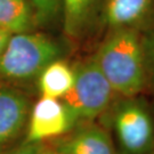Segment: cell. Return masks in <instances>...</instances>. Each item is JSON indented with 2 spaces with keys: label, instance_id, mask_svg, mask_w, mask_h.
<instances>
[{
  "label": "cell",
  "instance_id": "11",
  "mask_svg": "<svg viewBox=\"0 0 154 154\" xmlns=\"http://www.w3.org/2000/svg\"><path fill=\"white\" fill-rule=\"evenodd\" d=\"M33 13L28 0H0V28L11 33L29 31Z\"/></svg>",
  "mask_w": 154,
  "mask_h": 154
},
{
  "label": "cell",
  "instance_id": "9",
  "mask_svg": "<svg viewBox=\"0 0 154 154\" xmlns=\"http://www.w3.org/2000/svg\"><path fill=\"white\" fill-rule=\"evenodd\" d=\"M74 82V69L61 58L45 67L38 77L41 96L62 99L70 91Z\"/></svg>",
  "mask_w": 154,
  "mask_h": 154
},
{
  "label": "cell",
  "instance_id": "16",
  "mask_svg": "<svg viewBox=\"0 0 154 154\" xmlns=\"http://www.w3.org/2000/svg\"><path fill=\"white\" fill-rule=\"evenodd\" d=\"M39 154H63L61 153L58 149H45V146H44V149L40 151V153Z\"/></svg>",
  "mask_w": 154,
  "mask_h": 154
},
{
  "label": "cell",
  "instance_id": "8",
  "mask_svg": "<svg viewBox=\"0 0 154 154\" xmlns=\"http://www.w3.org/2000/svg\"><path fill=\"white\" fill-rule=\"evenodd\" d=\"M106 0H62L64 30L71 38H80L93 28Z\"/></svg>",
  "mask_w": 154,
  "mask_h": 154
},
{
  "label": "cell",
  "instance_id": "7",
  "mask_svg": "<svg viewBox=\"0 0 154 154\" xmlns=\"http://www.w3.org/2000/svg\"><path fill=\"white\" fill-rule=\"evenodd\" d=\"M56 149L63 154H116L109 132L96 125L74 128L64 135Z\"/></svg>",
  "mask_w": 154,
  "mask_h": 154
},
{
  "label": "cell",
  "instance_id": "2",
  "mask_svg": "<svg viewBox=\"0 0 154 154\" xmlns=\"http://www.w3.org/2000/svg\"><path fill=\"white\" fill-rule=\"evenodd\" d=\"M61 54L60 45L46 34L29 31L13 33L0 55V82L11 85L38 78Z\"/></svg>",
  "mask_w": 154,
  "mask_h": 154
},
{
  "label": "cell",
  "instance_id": "14",
  "mask_svg": "<svg viewBox=\"0 0 154 154\" xmlns=\"http://www.w3.org/2000/svg\"><path fill=\"white\" fill-rule=\"evenodd\" d=\"M145 60H146V66L149 69L151 75L154 81V35L147 45V49L145 51Z\"/></svg>",
  "mask_w": 154,
  "mask_h": 154
},
{
  "label": "cell",
  "instance_id": "15",
  "mask_svg": "<svg viewBox=\"0 0 154 154\" xmlns=\"http://www.w3.org/2000/svg\"><path fill=\"white\" fill-rule=\"evenodd\" d=\"M11 34H13V33H11L9 31L0 28V55L2 54V51L5 49L6 45L8 42V40H9Z\"/></svg>",
  "mask_w": 154,
  "mask_h": 154
},
{
  "label": "cell",
  "instance_id": "10",
  "mask_svg": "<svg viewBox=\"0 0 154 154\" xmlns=\"http://www.w3.org/2000/svg\"><path fill=\"white\" fill-rule=\"evenodd\" d=\"M154 0H106L104 18L114 29L127 28L147 15Z\"/></svg>",
  "mask_w": 154,
  "mask_h": 154
},
{
  "label": "cell",
  "instance_id": "13",
  "mask_svg": "<svg viewBox=\"0 0 154 154\" xmlns=\"http://www.w3.org/2000/svg\"><path fill=\"white\" fill-rule=\"evenodd\" d=\"M42 149V143H26L23 140L2 154H39Z\"/></svg>",
  "mask_w": 154,
  "mask_h": 154
},
{
  "label": "cell",
  "instance_id": "5",
  "mask_svg": "<svg viewBox=\"0 0 154 154\" xmlns=\"http://www.w3.org/2000/svg\"><path fill=\"white\" fill-rule=\"evenodd\" d=\"M77 123V118L62 99L41 96L31 107L24 142L42 143L47 139L62 137Z\"/></svg>",
  "mask_w": 154,
  "mask_h": 154
},
{
  "label": "cell",
  "instance_id": "4",
  "mask_svg": "<svg viewBox=\"0 0 154 154\" xmlns=\"http://www.w3.org/2000/svg\"><path fill=\"white\" fill-rule=\"evenodd\" d=\"M112 121L122 154H154V120L143 104L129 97L116 109Z\"/></svg>",
  "mask_w": 154,
  "mask_h": 154
},
{
  "label": "cell",
  "instance_id": "3",
  "mask_svg": "<svg viewBox=\"0 0 154 154\" xmlns=\"http://www.w3.org/2000/svg\"><path fill=\"white\" fill-rule=\"evenodd\" d=\"M113 93L93 56L74 69L73 86L62 100L78 121L93 120L109 107Z\"/></svg>",
  "mask_w": 154,
  "mask_h": 154
},
{
  "label": "cell",
  "instance_id": "12",
  "mask_svg": "<svg viewBox=\"0 0 154 154\" xmlns=\"http://www.w3.org/2000/svg\"><path fill=\"white\" fill-rule=\"evenodd\" d=\"M39 22L47 23L55 18L62 9V0H30Z\"/></svg>",
  "mask_w": 154,
  "mask_h": 154
},
{
  "label": "cell",
  "instance_id": "6",
  "mask_svg": "<svg viewBox=\"0 0 154 154\" xmlns=\"http://www.w3.org/2000/svg\"><path fill=\"white\" fill-rule=\"evenodd\" d=\"M32 105L25 94L13 85L0 82V154L25 136Z\"/></svg>",
  "mask_w": 154,
  "mask_h": 154
},
{
  "label": "cell",
  "instance_id": "1",
  "mask_svg": "<svg viewBox=\"0 0 154 154\" xmlns=\"http://www.w3.org/2000/svg\"><path fill=\"white\" fill-rule=\"evenodd\" d=\"M94 58L114 93L129 98L142 91L146 78L145 49L134 30L116 29Z\"/></svg>",
  "mask_w": 154,
  "mask_h": 154
}]
</instances>
